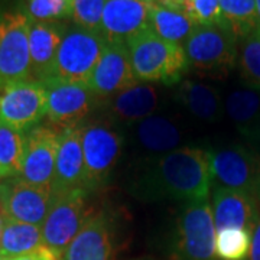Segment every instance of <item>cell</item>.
<instances>
[{"mask_svg":"<svg viewBox=\"0 0 260 260\" xmlns=\"http://www.w3.org/2000/svg\"><path fill=\"white\" fill-rule=\"evenodd\" d=\"M136 178L133 192L142 200L204 201L213 185L211 152L182 146L150 158Z\"/></svg>","mask_w":260,"mask_h":260,"instance_id":"cell-1","label":"cell"},{"mask_svg":"<svg viewBox=\"0 0 260 260\" xmlns=\"http://www.w3.org/2000/svg\"><path fill=\"white\" fill-rule=\"evenodd\" d=\"M126 45L132 71L139 81L175 84L188 68L182 45L158 37L150 28L130 38Z\"/></svg>","mask_w":260,"mask_h":260,"instance_id":"cell-2","label":"cell"},{"mask_svg":"<svg viewBox=\"0 0 260 260\" xmlns=\"http://www.w3.org/2000/svg\"><path fill=\"white\" fill-rule=\"evenodd\" d=\"M239 39L224 23L195 25L182 44L188 65L205 73L221 74L236 65Z\"/></svg>","mask_w":260,"mask_h":260,"instance_id":"cell-3","label":"cell"},{"mask_svg":"<svg viewBox=\"0 0 260 260\" xmlns=\"http://www.w3.org/2000/svg\"><path fill=\"white\" fill-rule=\"evenodd\" d=\"M28 13L20 9L0 10V85L32 78L29 52Z\"/></svg>","mask_w":260,"mask_h":260,"instance_id":"cell-4","label":"cell"},{"mask_svg":"<svg viewBox=\"0 0 260 260\" xmlns=\"http://www.w3.org/2000/svg\"><path fill=\"white\" fill-rule=\"evenodd\" d=\"M88 189L77 188L52 197V204L41 225L44 246L58 259L81 230L84 223L91 217L87 204Z\"/></svg>","mask_w":260,"mask_h":260,"instance_id":"cell-5","label":"cell"},{"mask_svg":"<svg viewBox=\"0 0 260 260\" xmlns=\"http://www.w3.org/2000/svg\"><path fill=\"white\" fill-rule=\"evenodd\" d=\"M215 224L208 200L188 203L178 217L174 260H218Z\"/></svg>","mask_w":260,"mask_h":260,"instance_id":"cell-6","label":"cell"},{"mask_svg":"<svg viewBox=\"0 0 260 260\" xmlns=\"http://www.w3.org/2000/svg\"><path fill=\"white\" fill-rule=\"evenodd\" d=\"M107 41L100 32L70 26L56 54L55 77L73 83L88 84Z\"/></svg>","mask_w":260,"mask_h":260,"instance_id":"cell-7","label":"cell"},{"mask_svg":"<svg viewBox=\"0 0 260 260\" xmlns=\"http://www.w3.org/2000/svg\"><path fill=\"white\" fill-rule=\"evenodd\" d=\"M83 130L85 189L102 186L119 162L123 138L107 121L81 124Z\"/></svg>","mask_w":260,"mask_h":260,"instance_id":"cell-8","label":"cell"},{"mask_svg":"<svg viewBox=\"0 0 260 260\" xmlns=\"http://www.w3.org/2000/svg\"><path fill=\"white\" fill-rule=\"evenodd\" d=\"M211 174L215 186L260 198V155L251 149L232 145L211 152Z\"/></svg>","mask_w":260,"mask_h":260,"instance_id":"cell-9","label":"cell"},{"mask_svg":"<svg viewBox=\"0 0 260 260\" xmlns=\"http://www.w3.org/2000/svg\"><path fill=\"white\" fill-rule=\"evenodd\" d=\"M47 116V88L37 80L9 84L0 93V121L28 133Z\"/></svg>","mask_w":260,"mask_h":260,"instance_id":"cell-10","label":"cell"},{"mask_svg":"<svg viewBox=\"0 0 260 260\" xmlns=\"http://www.w3.org/2000/svg\"><path fill=\"white\" fill-rule=\"evenodd\" d=\"M47 88V116L55 127L67 129L80 126L91 113L95 94L88 84L73 83L61 78L42 81Z\"/></svg>","mask_w":260,"mask_h":260,"instance_id":"cell-11","label":"cell"},{"mask_svg":"<svg viewBox=\"0 0 260 260\" xmlns=\"http://www.w3.org/2000/svg\"><path fill=\"white\" fill-rule=\"evenodd\" d=\"M52 204V188L38 186L20 177L0 181V210L5 218L42 225Z\"/></svg>","mask_w":260,"mask_h":260,"instance_id":"cell-12","label":"cell"},{"mask_svg":"<svg viewBox=\"0 0 260 260\" xmlns=\"http://www.w3.org/2000/svg\"><path fill=\"white\" fill-rule=\"evenodd\" d=\"M61 130L37 126L26 133L25 155L19 177L29 184L52 188Z\"/></svg>","mask_w":260,"mask_h":260,"instance_id":"cell-13","label":"cell"},{"mask_svg":"<svg viewBox=\"0 0 260 260\" xmlns=\"http://www.w3.org/2000/svg\"><path fill=\"white\" fill-rule=\"evenodd\" d=\"M136 81L127 45L124 42H107L88 83L97 100H109Z\"/></svg>","mask_w":260,"mask_h":260,"instance_id":"cell-14","label":"cell"},{"mask_svg":"<svg viewBox=\"0 0 260 260\" xmlns=\"http://www.w3.org/2000/svg\"><path fill=\"white\" fill-rule=\"evenodd\" d=\"M116 230L107 213L91 215L64 251V260H114Z\"/></svg>","mask_w":260,"mask_h":260,"instance_id":"cell-15","label":"cell"},{"mask_svg":"<svg viewBox=\"0 0 260 260\" xmlns=\"http://www.w3.org/2000/svg\"><path fill=\"white\" fill-rule=\"evenodd\" d=\"M153 3L148 0H107L102 19V35L107 42H127L149 29Z\"/></svg>","mask_w":260,"mask_h":260,"instance_id":"cell-16","label":"cell"},{"mask_svg":"<svg viewBox=\"0 0 260 260\" xmlns=\"http://www.w3.org/2000/svg\"><path fill=\"white\" fill-rule=\"evenodd\" d=\"M77 188H85L81 124L61 130L56 152L55 174L52 181V197Z\"/></svg>","mask_w":260,"mask_h":260,"instance_id":"cell-17","label":"cell"},{"mask_svg":"<svg viewBox=\"0 0 260 260\" xmlns=\"http://www.w3.org/2000/svg\"><path fill=\"white\" fill-rule=\"evenodd\" d=\"M68 28L70 26L64 22L30 20L29 52L34 80L42 83L55 77L56 54Z\"/></svg>","mask_w":260,"mask_h":260,"instance_id":"cell-18","label":"cell"},{"mask_svg":"<svg viewBox=\"0 0 260 260\" xmlns=\"http://www.w3.org/2000/svg\"><path fill=\"white\" fill-rule=\"evenodd\" d=\"M211 210L217 232L237 227L251 233L260 215L257 198L223 186H214Z\"/></svg>","mask_w":260,"mask_h":260,"instance_id":"cell-19","label":"cell"},{"mask_svg":"<svg viewBox=\"0 0 260 260\" xmlns=\"http://www.w3.org/2000/svg\"><path fill=\"white\" fill-rule=\"evenodd\" d=\"M133 140L140 150L156 158L182 148L184 132L177 120L155 113L133 124Z\"/></svg>","mask_w":260,"mask_h":260,"instance_id":"cell-20","label":"cell"},{"mask_svg":"<svg viewBox=\"0 0 260 260\" xmlns=\"http://www.w3.org/2000/svg\"><path fill=\"white\" fill-rule=\"evenodd\" d=\"M158 109L159 91L152 84H133L107 100L112 119L130 126L155 114Z\"/></svg>","mask_w":260,"mask_h":260,"instance_id":"cell-21","label":"cell"},{"mask_svg":"<svg viewBox=\"0 0 260 260\" xmlns=\"http://www.w3.org/2000/svg\"><path fill=\"white\" fill-rule=\"evenodd\" d=\"M224 113L244 138L260 140V91L250 87L234 88L224 100Z\"/></svg>","mask_w":260,"mask_h":260,"instance_id":"cell-22","label":"cell"},{"mask_svg":"<svg viewBox=\"0 0 260 260\" xmlns=\"http://www.w3.org/2000/svg\"><path fill=\"white\" fill-rule=\"evenodd\" d=\"M177 97L198 120L215 123L224 114V102L220 91L210 84L198 81H182L178 88Z\"/></svg>","mask_w":260,"mask_h":260,"instance_id":"cell-23","label":"cell"},{"mask_svg":"<svg viewBox=\"0 0 260 260\" xmlns=\"http://www.w3.org/2000/svg\"><path fill=\"white\" fill-rule=\"evenodd\" d=\"M42 247H44V240H42L41 225L19 223L5 218L2 242H0L2 256L13 259L19 256L37 253Z\"/></svg>","mask_w":260,"mask_h":260,"instance_id":"cell-24","label":"cell"},{"mask_svg":"<svg viewBox=\"0 0 260 260\" xmlns=\"http://www.w3.org/2000/svg\"><path fill=\"white\" fill-rule=\"evenodd\" d=\"M149 26L158 37L182 45L195 28V23L184 10L172 9L153 3Z\"/></svg>","mask_w":260,"mask_h":260,"instance_id":"cell-25","label":"cell"},{"mask_svg":"<svg viewBox=\"0 0 260 260\" xmlns=\"http://www.w3.org/2000/svg\"><path fill=\"white\" fill-rule=\"evenodd\" d=\"M26 145V133L0 121V178L19 177Z\"/></svg>","mask_w":260,"mask_h":260,"instance_id":"cell-26","label":"cell"},{"mask_svg":"<svg viewBox=\"0 0 260 260\" xmlns=\"http://www.w3.org/2000/svg\"><path fill=\"white\" fill-rule=\"evenodd\" d=\"M224 25L239 41L257 29L256 0H220Z\"/></svg>","mask_w":260,"mask_h":260,"instance_id":"cell-27","label":"cell"},{"mask_svg":"<svg viewBox=\"0 0 260 260\" xmlns=\"http://www.w3.org/2000/svg\"><path fill=\"white\" fill-rule=\"evenodd\" d=\"M251 233L246 229L229 227L215 234V256L218 260H247Z\"/></svg>","mask_w":260,"mask_h":260,"instance_id":"cell-28","label":"cell"},{"mask_svg":"<svg viewBox=\"0 0 260 260\" xmlns=\"http://www.w3.org/2000/svg\"><path fill=\"white\" fill-rule=\"evenodd\" d=\"M239 67L246 85L260 91V30L254 29L240 39Z\"/></svg>","mask_w":260,"mask_h":260,"instance_id":"cell-29","label":"cell"},{"mask_svg":"<svg viewBox=\"0 0 260 260\" xmlns=\"http://www.w3.org/2000/svg\"><path fill=\"white\" fill-rule=\"evenodd\" d=\"M26 13L35 22H61L73 16V0H26Z\"/></svg>","mask_w":260,"mask_h":260,"instance_id":"cell-30","label":"cell"},{"mask_svg":"<svg viewBox=\"0 0 260 260\" xmlns=\"http://www.w3.org/2000/svg\"><path fill=\"white\" fill-rule=\"evenodd\" d=\"M107 0H73V19L80 28L100 32L104 6Z\"/></svg>","mask_w":260,"mask_h":260,"instance_id":"cell-31","label":"cell"},{"mask_svg":"<svg viewBox=\"0 0 260 260\" xmlns=\"http://www.w3.org/2000/svg\"><path fill=\"white\" fill-rule=\"evenodd\" d=\"M184 12L195 25L224 23L220 9V0H185Z\"/></svg>","mask_w":260,"mask_h":260,"instance_id":"cell-32","label":"cell"},{"mask_svg":"<svg viewBox=\"0 0 260 260\" xmlns=\"http://www.w3.org/2000/svg\"><path fill=\"white\" fill-rule=\"evenodd\" d=\"M247 260H260V215L251 230L250 251H249Z\"/></svg>","mask_w":260,"mask_h":260,"instance_id":"cell-33","label":"cell"},{"mask_svg":"<svg viewBox=\"0 0 260 260\" xmlns=\"http://www.w3.org/2000/svg\"><path fill=\"white\" fill-rule=\"evenodd\" d=\"M10 260H59L56 257L52 251L47 249L45 246L37 253H30V254H25V256H19V257H13Z\"/></svg>","mask_w":260,"mask_h":260,"instance_id":"cell-34","label":"cell"},{"mask_svg":"<svg viewBox=\"0 0 260 260\" xmlns=\"http://www.w3.org/2000/svg\"><path fill=\"white\" fill-rule=\"evenodd\" d=\"M184 2L185 0H155L156 5H162V6H167V8L179 10H184Z\"/></svg>","mask_w":260,"mask_h":260,"instance_id":"cell-35","label":"cell"},{"mask_svg":"<svg viewBox=\"0 0 260 260\" xmlns=\"http://www.w3.org/2000/svg\"><path fill=\"white\" fill-rule=\"evenodd\" d=\"M256 8H257V29L260 30V0H256Z\"/></svg>","mask_w":260,"mask_h":260,"instance_id":"cell-36","label":"cell"},{"mask_svg":"<svg viewBox=\"0 0 260 260\" xmlns=\"http://www.w3.org/2000/svg\"><path fill=\"white\" fill-rule=\"evenodd\" d=\"M3 224H5V218H3V214L0 210V242H2V233H3Z\"/></svg>","mask_w":260,"mask_h":260,"instance_id":"cell-37","label":"cell"},{"mask_svg":"<svg viewBox=\"0 0 260 260\" xmlns=\"http://www.w3.org/2000/svg\"><path fill=\"white\" fill-rule=\"evenodd\" d=\"M0 260H10V259H8V257H5V256H2V254H0Z\"/></svg>","mask_w":260,"mask_h":260,"instance_id":"cell-38","label":"cell"},{"mask_svg":"<svg viewBox=\"0 0 260 260\" xmlns=\"http://www.w3.org/2000/svg\"><path fill=\"white\" fill-rule=\"evenodd\" d=\"M136 260H155V259H150V257H143V259H136Z\"/></svg>","mask_w":260,"mask_h":260,"instance_id":"cell-39","label":"cell"},{"mask_svg":"<svg viewBox=\"0 0 260 260\" xmlns=\"http://www.w3.org/2000/svg\"><path fill=\"white\" fill-rule=\"evenodd\" d=\"M148 2H152V3H155V0H148Z\"/></svg>","mask_w":260,"mask_h":260,"instance_id":"cell-40","label":"cell"},{"mask_svg":"<svg viewBox=\"0 0 260 260\" xmlns=\"http://www.w3.org/2000/svg\"><path fill=\"white\" fill-rule=\"evenodd\" d=\"M0 181H2V178H0Z\"/></svg>","mask_w":260,"mask_h":260,"instance_id":"cell-41","label":"cell"}]
</instances>
